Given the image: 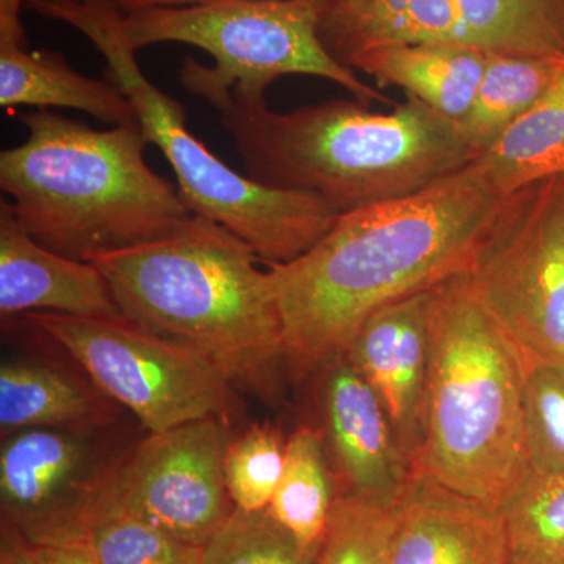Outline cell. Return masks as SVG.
<instances>
[{
    "label": "cell",
    "instance_id": "cell-1",
    "mask_svg": "<svg viewBox=\"0 0 564 564\" xmlns=\"http://www.w3.org/2000/svg\"><path fill=\"white\" fill-rule=\"evenodd\" d=\"M502 199L467 165L413 195L340 214L310 251L269 263L289 377L321 372L375 313L466 272Z\"/></svg>",
    "mask_w": 564,
    "mask_h": 564
},
{
    "label": "cell",
    "instance_id": "cell-2",
    "mask_svg": "<svg viewBox=\"0 0 564 564\" xmlns=\"http://www.w3.org/2000/svg\"><path fill=\"white\" fill-rule=\"evenodd\" d=\"M180 80L218 110L248 177L313 193L337 214L413 195L478 155L456 122L417 99L391 111L340 99L280 113L265 98L218 84L191 57L182 63Z\"/></svg>",
    "mask_w": 564,
    "mask_h": 564
},
{
    "label": "cell",
    "instance_id": "cell-3",
    "mask_svg": "<svg viewBox=\"0 0 564 564\" xmlns=\"http://www.w3.org/2000/svg\"><path fill=\"white\" fill-rule=\"evenodd\" d=\"M250 245L193 215L162 239L91 259L122 321L202 356L232 388L280 402L289 377L269 274Z\"/></svg>",
    "mask_w": 564,
    "mask_h": 564
},
{
    "label": "cell",
    "instance_id": "cell-4",
    "mask_svg": "<svg viewBox=\"0 0 564 564\" xmlns=\"http://www.w3.org/2000/svg\"><path fill=\"white\" fill-rule=\"evenodd\" d=\"M18 120L28 139L0 152V187L43 247L90 262L170 236L193 217L148 165L140 124L96 131L47 109Z\"/></svg>",
    "mask_w": 564,
    "mask_h": 564
},
{
    "label": "cell",
    "instance_id": "cell-5",
    "mask_svg": "<svg viewBox=\"0 0 564 564\" xmlns=\"http://www.w3.org/2000/svg\"><path fill=\"white\" fill-rule=\"evenodd\" d=\"M429 329L417 470L499 510L530 470L524 358L464 273L430 291Z\"/></svg>",
    "mask_w": 564,
    "mask_h": 564
},
{
    "label": "cell",
    "instance_id": "cell-6",
    "mask_svg": "<svg viewBox=\"0 0 564 564\" xmlns=\"http://www.w3.org/2000/svg\"><path fill=\"white\" fill-rule=\"evenodd\" d=\"M28 6L76 29L101 52L107 79L128 96L148 143L161 148L193 215L225 226L267 263L300 258L333 228L340 214L328 203L234 172L188 131L184 106L141 70L117 6L104 0H28Z\"/></svg>",
    "mask_w": 564,
    "mask_h": 564
},
{
    "label": "cell",
    "instance_id": "cell-7",
    "mask_svg": "<svg viewBox=\"0 0 564 564\" xmlns=\"http://www.w3.org/2000/svg\"><path fill=\"white\" fill-rule=\"evenodd\" d=\"M322 0H195L124 13L133 50L184 43L206 51L218 84L250 98L284 76H314L345 88L356 101L397 106L329 54L318 33Z\"/></svg>",
    "mask_w": 564,
    "mask_h": 564
},
{
    "label": "cell",
    "instance_id": "cell-8",
    "mask_svg": "<svg viewBox=\"0 0 564 564\" xmlns=\"http://www.w3.org/2000/svg\"><path fill=\"white\" fill-rule=\"evenodd\" d=\"M464 274L525 362L564 364V176L503 198Z\"/></svg>",
    "mask_w": 564,
    "mask_h": 564
},
{
    "label": "cell",
    "instance_id": "cell-9",
    "mask_svg": "<svg viewBox=\"0 0 564 564\" xmlns=\"http://www.w3.org/2000/svg\"><path fill=\"white\" fill-rule=\"evenodd\" d=\"M29 325L68 352L93 384L128 408L150 433L231 413L232 386L202 356L124 321L36 311Z\"/></svg>",
    "mask_w": 564,
    "mask_h": 564
},
{
    "label": "cell",
    "instance_id": "cell-10",
    "mask_svg": "<svg viewBox=\"0 0 564 564\" xmlns=\"http://www.w3.org/2000/svg\"><path fill=\"white\" fill-rule=\"evenodd\" d=\"M318 33L344 66L400 43L564 61V0H322Z\"/></svg>",
    "mask_w": 564,
    "mask_h": 564
},
{
    "label": "cell",
    "instance_id": "cell-11",
    "mask_svg": "<svg viewBox=\"0 0 564 564\" xmlns=\"http://www.w3.org/2000/svg\"><path fill=\"white\" fill-rule=\"evenodd\" d=\"M96 429H29L2 436V527L35 545L88 541L128 456L110 452Z\"/></svg>",
    "mask_w": 564,
    "mask_h": 564
},
{
    "label": "cell",
    "instance_id": "cell-12",
    "mask_svg": "<svg viewBox=\"0 0 564 564\" xmlns=\"http://www.w3.org/2000/svg\"><path fill=\"white\" fill-rule=\"evenodd\" d=\"M231 440L229 423L220 417L148 434L122 462L106 508L203 549L236 510L225 481Z\"/></svg>",
    "mask_w": 564,
    "mask_h": 564
},
{
    "label": "cell",
    "instance_id": "cell-13",
    "mask_svg": "<svg viewBox=\"0 0 564 564\" xmlns=\"http://www.w3.org/2000/svg\"><path fill=\"white\" fill-rule=\"evenodd\" d=\"M318 377L322 437L337 494L397 505L415 473L377 393L347 355Z\"/></svg>",
    "mask_w": 564,
    "mask_h": 564
},
{
    "label": "cell",
    "instance_id": "cell-14",
    "mask_svg": "<svg viewBox=\"0 0 564 564\" xmlns=\"http://www.w3.org/2000/svg\"><path fill=\"white\" fill-rule=\"evenodd\" d=\"M430 291L415 293L375 313L364 323L347 351V358L383 404L397 441L415 473L429 375Z\"/></svg>",
    "mask_w": 564,
    "mask_h": 564
},
{
    "label": "cell",
    "instance_id": "cell-15",
    "mask_svg": "<svg viewBox=\"0 0 564 564\" xmlns=\"http://www.w3.org/2000/svg\"><path fill=\"white\" fill-rule=\"evenodd\" d=\"M46 311L122 321L106 278L91 262L43 247L21 225L10 202H0V315Z\"/></svg>",
    "mask_w": 564,
    "mask_h": 564
},
{
    "label": "cell",
    "instance_id": "cell-16",
    "mask_svg": "<svg viewBox=\"0 0 564 564\" xmlns=\"http://www.w3.org/2000/svg\"><path fill=\"white\" fill-rule=\"evenodd\" d=\"M391 564H507L502 513L417 470L399 502Z\"/></svg>",
    "mask_w": 564,
    "mask_h": 564
},
{
    "label": "cell",
    "instance_id": "cell-17",
    "mask_svg": "<svg viewBox=\"0 0 564 564\" xmlns=\"http://www.w3.org/2000/svg\"><path fill=\"white\" fill-rule=\"evenodd\" d=\"M486 61V52L469 47L400 43L359 52L347 66L373 77L380 88H400L458 124L473 107Z\"/></svg>",
    "mask_w": 564,
    "mask_h": 564
},
{
    "label": "cell",
    "instance_id": "cell-18",
    "mask_svg": "<svg viewBox=\"0 0 564 564\" xmlns=\"http://www.w3.org/2000/svg\"><path fill=\"white\" fill-rule=\"evenodd\" d=\"M0 106L68 107L106 124L139 126L128 96L110 79H93L70 68L58 52L28 51L0 40Z\"/></svg>",
    "mask_w": 564,
    "mask_h": 564
},
{
    "label": "cell",
    "instance_id": "cell-19",
    "mask_svg": "<svg viewBox=\"0 0 564 564\" xmlns=\"http://www.w3.org/2000/svg\"><path fill=\"white\" fill-rule=\"evenodd\" d=\"M109 397L51 364L9 359L0 367L2 436L29 429H87L109 417Z\"/></svg>",
    "mask_w": 564,
    "mask_h": 564
},
{
    "label": "cell",
    "instance_id": "cell-20",
    "mask_svg": "<svg viewBox=\"0 0 564 564\" xmlns=\"http://www.w3.org/2000/svg\"><path fill=\"white\" fill-rule=\"evenodd\" d=\"M470 166L500 198L564 176V63L547 91Z\"/></svg>",
    "mask_w": 564,
    "mask_h": 564
},
{
    "label": "cell",
    "instance_id": "cell-21",
    "mask_svg": "<svg viewBox=\"0 0 564 564\" xmlns=\"http://www.w3.org/2000/svg\"><path fill=\"white\" fill-rule=\"evenodd\" d=\"M563 58L488 54L473 107L458 122L464 140L477 154L488 150L547 91Z\"/></svg>",
    "mask_w": 564,
    "mask_h": 564
},
{
    "label": "cell",
    "instance_id": "cell-22",
    "mask_svg": "<svg viewBox=\"0 0 564 564\" xmlns=\"http://www.w3.org/2000/svg\"><path fill=\"white\" fill-rule=\"evenodd\" d=\"M336 496L322 433L300 426L288 440L284 470L267 510L304 549L317 555Z\"/></svg>",
    "mask_w": 564,
    "mask_h": 564
},
{
    "label": "cell",
    "instance_id": "cell-23",
    "mask_svg": "<svg viewBox=\"0 0 564 564\" xmlns=\"http://www.w3.org/2000/svg\"><path fill=\"white\" fill-rule=\"evenodd\" d=\"M499 510L507 564H564V478L529 470Z\"/></svg>",
    "mask_w": 564,
    "mask_h": 564
},
{
    "label": "cell",
    "instance_id": "cell-24",
    "mask_svg": "<svg viewBox=\"0 0 564 564\" xmlns=\"http://www.w3.org/2000/svg\"><path fill=\"white\" fill-rule=\"evenodd\" d=\"M399 503L337 494L315 564H391Z\"/></svg>",
    "mask_w": 564,
    "mask_h": 564
},
{
    "label": "cell",
    "instance_id": "cell-25",
    "mask_svg": "<svg viewBox=\"0 0 564 564\" xmlns=\"http://www.w3.org/2000/svg\"><path fill=\"white\" fill-rule=\"evenodd\" d=\"M524 429L530 470L564 478V364L525 362Z\"/></svg>",
    "mask_w": 564,
    "mask_h": 564
},
{
    "label": "cell",
    "instance_id": "cell-26",
    "mask_svg": "<svg viewBox=\"0 0 564 564\" xmlns=\"http://www.w3.org/2000/svg\"><path fill=\"white\" fill-rule=\"evenodd\" d=\"M317 555L269 510L236 508L226 524L202 549V564H315Z\"/></svg>",
    "mask_w": 564,
    "mask_h": 564
},
{
    "label": "cell",
    "instance_id": "cell-27",
    "mask_svg": "<svg viewBox=\"0 0 564 564\" xmlns=\"http://www.w3.org/2000/svg\"><path fill=\"white\" fill-rule=\"evenodd\" d=\"M288 440L280 430L252 425L232 437L225 456V481L236 508L265 510L280 485L285 464Z\"/></svg>",
    "mask_w": 564,
    "mask_h": 564
},
{
    "label": "cell",
    "instance_id": "cell-28",
    "mask_svg": "<svg viewBox=\"0 0 564 564\" xmlns=\"http://www.w3.org/2000/svg\"><path fill=\"white\" fill-rule=\"evenodd\" d=\"M88 544L99 564H202V547L117 508H106L96 519Z\"/></svg>",
    "mask_w": 564,
    "mask_h": 564
},
{
    "label": "cell",
    "instance_id": "cell-29",
    "mask_svg": "<svg viewBox=\"0 0 564 564\" xmlns=\"http://www.w3.org/2000/svg\"><path fill=\"white\" fill-rule=\"evenodd\" d=\"M25 564H99V562L88 541L46 545L29 544L25 541Z\"/></svg>",
    "mask_w": 564,
    "mask_h": 564
},
{
    "label": "cell",
    "instance_id": "cell-30",
    "mask_svg": "<svg viewBox=\"0 0 564 564\" xmlns=\"http://www.w3.org/2000/svg\"><path fill=\"white\" fill-rule=\"evenodd\" d=\"M24 3H28V0H0V40L14 41L28 46L21 24V10Z\"/></svg>",
    "mask_w": 564,
    "mask_h": 564
},
{
    "label": "cell",
    "instance_id": "cell-31",
    "mask_svg": "<svg viewBox=\"0 0 564 564\" xmlns=\"http://www.w3.org/2000/svg\"><path fill=\"white\" fill-rule=\"evenodd\" d=\"M0 564H25V541L6 527H2Z\"/></svg>",
    "mask_w": 564,
    "mask_h": 564
},
{
    "label": "cell",
    "instance_id": "cell-32",
    "mask_svg": "<svg viewBox=\"0 0 564 564\" xmlns=\"http://www.w3.org/2000/svg\"><path fill=\"white\" fill-rule=\"evenodd\" d=\"M104 2L113 3L122 13H129V11L151 9V7L184 6L195 0H104Z\"/></svg>",
    "mask_w": 564,
    "mask_h": 564
}]
</instances>
